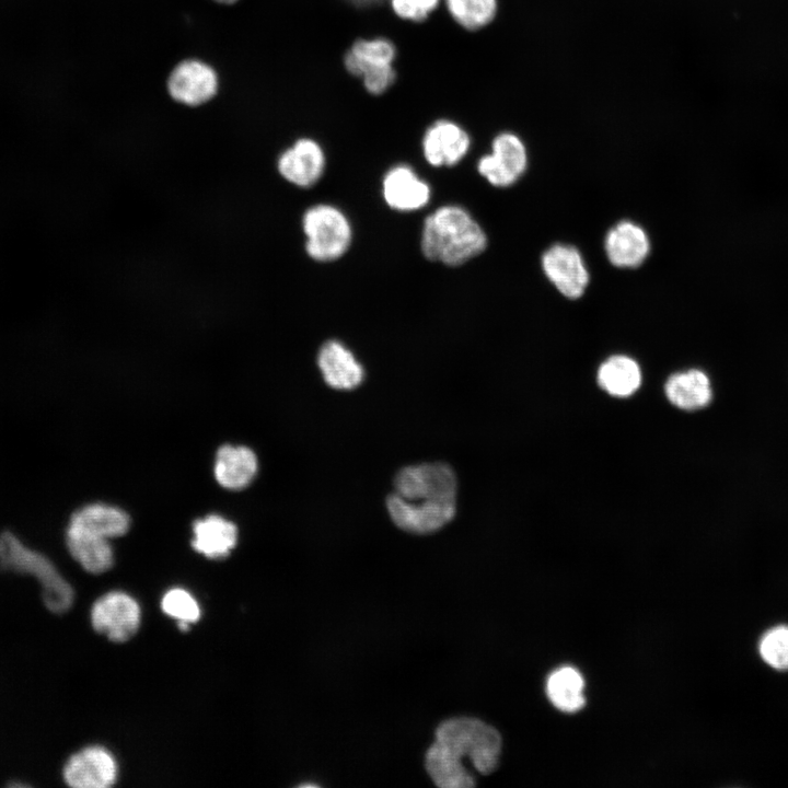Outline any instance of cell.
Returning <instances> with one entry per match:
<instances>
[{
    "mask_svg": "<svg viewBox=\"0 0 788 788\" xmlns=\"http://www.w3.org/2000/svg\"><path fill=\"white\" fill-rule=\"evenodd\" d=\"M358 1H361V2H367V1H373V0H358Z\"/></svg>",
    "mask_w": 788,
    "mask_h": 788,
    "instance_id": "f546056e",
    "label": "cell"
},
{
    "mask_svg": "<svg viewBox=\"0 0 788 788\" xmlns=\"http://www.w3.org/2000/svg\"><path fill=\"white\" fill-rule=\"evenodd\" d=\"M167 90L173 100L188 106H198L217 93L218 77L207 63L188 59L179 62L171 72Z\"/></svg>",
    "mask_w": 788,
    "mask_h": 788,
    "instance_id": "30bf717a",
    "label": "cell"
},
{
    "mask_svg": "<svg viewBox=\"0 0 788 788\" xmlns=\"http://www.w3.org/2000/svg\"><path fill=\"white\" fill-rule=\"evenodd\" d=\"M141 612L137 601L121 591H113L95 601L91 610L94 629L115 642L130 639L138 630Z\"/></svg>",
    "mask_w": 788,
    "mask_h": 788,
    "instance_id": "8992f818",
    "label": "cell"
},
{
    "mask_svg": "<svg viewBox=\"0 0 788 788\" xmlns=\"http://www.w3.org/2000/svg\"><path fill=\"white\" fill-rule=\"evenodd\" d=\"M455 496V473L449 464H417L397 472L386 507L393 522L403 531L429 534L454 518Z\"/></svg>",
    "mask_w": 788,
    "mask_h": 788,
    "instance_id": "6da1fadb",
    "label": "cell"
},
{
    "mask_svg": "<svg viewBox=\"0 0 788 788\" xmlns=\"http://www.w3.org/2000/svg\"><path fill=\"white\" fill-rule=\"evenodd\" d=\"M162 610L178 622L193 623L199 619L200 609L190 593L181 588L167 591L161 602Z\"/></svg>",
    "mask_w": 788,
    "mask_h": 788,
    "instance_id": "484cf974",
    "label": "cell"
},
{
    "mask_svg": "<svg viewBox=\"0 0 788 788\" xmlns=\"http://www.w3.org/2000/svg\"><path fill=\"white\" fill-rule=\"evenodd\" d=\"M63 779L74 788H107L117 779V764L106 749L89 746L69 758L63 767Z\"/></svg>",
    "mask_w": 788,
    "mask_h": 788,
    "instance_id": "9c48e42d",
    "label": "cell"
},
{
    "mask_svg": "<svg viewBox=\"0 0 788 788\" xmlns=\"http://www.w3.org/2000/svg\"><path fill=\"white\" fill-rule=\"evenodd\" d=\"M216 2L223 3V4H232L236 2L237 0H215Z\"/></svg>",
    "mask_w": 788,
    "mask_h": 788,
    "instance_id": "f1b7e54d",
    "label": "cell"
},
{
    "mask_svg": "<svg viewBox=\"0 0 788 788\" xmlns=\"http://www.w3.org/2000/svg\"><path fill=\"white\" fill-rule=\"evenodd\" d=\"M758 651L769 667L779 671L788 670V626L777 625L765 631Z\"/></svg>",
    "mask_w": 788,
    "mask_h": 788,
    "instance_id": "d4e9b609",
    "label": "cell"
},
{
    "mask_svg": "<svg viewBox=\"0 0 788 788\" xmlns=\"http://www.w3.org/2000/svg\"><path fill=\"white\" fill-rule=\"evenodd\" d=\"M66 544L71 556L91 573H102L114 563L109 540L68 523Z\"/></svg>",
    "mask_w": 788,
    "mask_h": 788,
    "instance_id": "2e32d148",
    "label": "cell"
},
{
    "mask_svg": "<svg viewBox=\"0 0 788 788\" xmlns=\"http://www.w3.org/2000/svg\"><path fill=\"white\" fill-rule=\"evenodd\" d=\"M584 680L573 667L565 665L553 671L546 682L551 703L559 710L575 712L586 704Z\"/></svg>",
    "mask_w": 788,
    "mask_h": 788,
    "instance_id": "603a6c76",
    "label": "cell"
},
{
    "mask_svg": "<svg viewBox=\"0 0 788 788\" xmlns=\"http://www.w3.org/2000/svg\"><path fill=\"white\" fill-rule=\"evenodd\" d=\"M323 379L336 390H352L361 384L364 370L354 354L338 340H327L317 355Z\"/></svg>",
    "mask_w": 788,
    "mask_h": 788,
    "instance_id": "9a60e30c",
    "label": "cell"
},
{
    "mask_svg": "<svg viewBox=\"0 0 788 788\" xmlns=\"http://www.w3.org/2000/svg\"><path fill=\"white\" fill-rule=\"evenodd\" d=\"M604 250L613 266L636 268L648 257L650 241L647 232L639 224L630 220H622L607 231Z\"/></svg>",
    "mask_w": 788,
    "mask_h": 788,
    "instance_id": "4fadbf2b",
    "label": "cell"
},
{
    "mask_svg": "<svg viewBox=\"0 0 788 788\" xmlns=\"http://www.w3.org/2000/svg\"><path fill=\"white\" fill-rule=\"evenodd\" d=\"M308 255L317 262H331L343 256L351 242V227L336 207L318 204L306 209L302 217Z\"/></svg>",
    "mask_w": 788,
    "mask_h": 788,
    "instance_id": "5b68a950",
    "label": "cell"
},
{
    "mask_svg": "<svg viewBox=\"0 0 788 788\" xmlns=\"http://www.w3.org/2000/svg\"><path fill=\"white\" fill-rule=\"evenodd\" d=\"M546 278L564 297L580 298L589 285V271L579 250L569 244L556 243L542 255Z\"/></svg>",
    "mask_w": 788,
    "mask_h": 788,
    "instance_id": "ba28073f",
    "label": "cell"
},
{
    "mask_svg": "<svg viewBox=\"0 0 788 788\" xmlns=\"http://www.w3.org/2000/svg\"><path fill=\"white\" fill-rule=\"evenodd\" d=\"M393 13L401 20L420 23L437 10L441 0H389Z\"/></svg>",
    "mask_w": 788,
    "mask_h": 788,
    "instance_id": "4316f807",
    "label": "cell"
},
{
    "mask_svg": "<svg viewBox=\"0 0 788 788\" xmlns=\"http://www.w3.org/2000/svg\"><path fill=\"white\" fill-rule=\"evenodd\" d=\"M382 194L385 202L395 210L414 211L430 199L429 185L407 165L392 167L384 175Z\"/></svg>",
    "mask_w": 788,
    "mask_h": 788,
    "instance_id": "5bb4252c",
    "label": "cell"
},
{
    "mask_svg": "<svg viewBox=\"0 0 788 788\" xmlns=\"http://www.w3.org/2000/svg\"><path fill=\"white\" fill-rule=\"evenodd\" d=\"M69 523L111 540L123 536L129 529L130 520L128 514L117 507L94 502L78 509Z\"/></svg>",
    "mask_w": 788,
    "mask_h": 788,
    "instance_id": "44dd1931",
    "label": "cell"
},
{
    "mask_svg": "<svg viewBox=\"0 0 788 788\" xmlns=\"http://www.w3.org/2000/svg\"><path fill=\"white\" fill-rule=\"evenodd\" d=\"M395 59V45L385 37H373L355 40L343 62L348 73L360 79L369 71L393 66Z\"/></svg>",
    "mask_w": 788,
    "mask_h": 788,
    "instance_id": "ffe728a7",
    "label": "cell"
},
{
    "mask_svg": "<svg viewBox=\"0 0 788 788\" xmlns=\"http://www.w3.org/2000/svg\"><path fill=\"white\" fill-rule=\"evenodd\" d=\"M0 567L37 579L45 605L54 613L67 612L74 593L53 561L44 554L26 546L11 532L0 535Z\"/></svg>",
    "mask_w": 788,
    "mask_h": 788,
    "instance_id": "277c9868",
    "label": "cell"
},
{
    "mask_svg": "<svg viewBox=\"0 0 788 788\" xmlns=\"http://www.w3.org/2000/svg\"><path fill=\"white\" fill-rule=\"evenodd\" d=\"M325 155L317 141L300 138L287 148L277 160L282 178L298 187L314 185L324 172Z\"/></svg>",
    "mask_w": 788,
    "mask_h": 788,
    "instance_id": "8fae6325",
    "label": "cell"
},
{
    "mask_svg": "<svg viewBox=\"0 0 788 788\" xmlns=\"http://www.w3.org/2000/svg\"><path fill=\"white\" fill-rule=\"evenodd\" d=\"M192 545L198 553L211 559L227 557L235 547L237 529L235 524L218 514H210L194 523Z\"/></svg>",
    "mask_w": 788,
    "mask_h": 788,
    "instance_id": "e0dca14e",
    "label": "cell"
},
{
    "mask_svg": "<svg viewBox=\"0 0 788 788\" xmlns=\"http://www.w3.org/2000/svg\"><path fill=\"white\" fill-rule=\"evenodd\" d=\"M470 147L468 134L449 119L436 120L422 138L424 157L432 166L455 165L465 157Z\"/></svg>",
    "mask_w": 788,
    "mask_h": 788,
    "instance_id": "7c38bea8",
    "label": "cell"
},
{
    "mask_svg": "<svg viewBox=\"0 0 788 788\" xmlns=\"http://www.w3.org/2000/svg\"><path fill=\"white\" fill-rule=\"evenodd\" d=\"M255 453L243 445H223L216 455L215 476L217 482L228 489L246 487L257 473Z\"/></svg>",
    "mask_w": 788,
    "mask_h": 788,
    "instance_id": "ac0fdd59",
    "label": "cell"
},
{
    "mask_svg": "<svg viewBox=\"0 0 788 788\" xmlns=\"http://www.w3.org/2000/svg\"><path fill=\"white\" fill-rule=\"evenodd\" d=\"M526 165L523 141L512 132H501L491 142V153L478 160L477 170L491 185L508 187L525 172Z\"/></svg>",
    "mask_w": 788,
    "mask_h": 788,
    "instance_id": "52a82bcc",
    "label": "cell"
},
{
    "mask_svg": "<svg viewBox=\"0 0 788 788\" xmlns=\"http://www.w3.org/2000/svg\"><path fill=\"white\" fill-rule=\"evenodd\" d=\"M452 20L466 31H478L493 22L497 0H443Z\"/></svg>",
    "mask_w": 788,
    "mask_h": 788,
    "instance_id": "cb8c5ba5",
    "label": "cell"
},
{
    "mask_svg": "<svg viewBox=\"0 0 788 788\" xmlns=\"http://www.w3.org/2000/svg\"><path fill=\"white\" fill-rule=\"evenodd\" d=\"M664 390L674 406L690 412L706 407L712 397L710 380L698 369L672 374L667 380Z\"/></svg>",
    "mask_w": 788,
    "mask_h": 788,
    "instance_id": "d6986e66",
    "label": "cell"
},
{
    "mask_svg": "<svg viewBox=\"0 0 788 788\" xmlns=\"http://www.w3.org/2000/svg\"><path fill=\"white\" fill-rule=\"evenodd\" d=\"M598 381L601 387L613 396H629L640 385V368L633 358L625 355H614L600 366Z\"/></svg>",
    "mask_w": 788,
    "mask_h": 788,
    "instance_id": "7402d4cb",
    "label": "cell"
},
{
    "mask_svg": "<svg viewBox=\"0 0 788 788\" xmlns=\"http://www.w3.org/2000/svg\"><path fill=\"white\" fill-rule=\"evenodd\" d=\"M364 90L374 96L384 94L394 85L396 70L393 66L376 69L364 73L361 78Z\"/></svg>",
    "mask_w": 788,
    "mask_h": 788,
    "instance_id": "83f0119b",
    "label": "cell"
},
{
    "mask_svg": "<svg viewBox=\"0 0 788 788\" xmlns=\"http://www.w3.org/2000/svg\"><path fill=\"white\" fill-rule=\"evenodd\" d=\"M434 742L425 756V766L440 788H468L475 778L464 767L467 757L483 774L493 773L499 762L501 735L493 726L472 717L442 721L436 729Z\"/></svg>",
    "mask_w": 788,
    "mask_h": 788,
    "instance_id": "7a4b0ae2",
    "label": "cell"
},
{
    "mask_svg": "<svg viewBox=\"0 0 788 788\" xmlns=\"http://www.w3.org/2000/svg\"><path fill=\"white\" fill-rule=\"evenodd\" d=\"M486 246L484 230L461 207L443 206L425 219L421 251L429 260L457 266L480 254Z\"/></svg>",
    "mask_w": 788,
    "mask_h": 788,
    "instance_id": "3957f363",
    "label": "cell"
}]
</instances>
